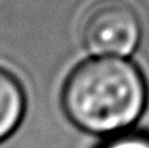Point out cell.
Returning <instances> with one entry per match:
<instances>
[{"label":"cell","instance_id":"6da1fadb","mask_svg":"<svg viewBox=\"0 0 149 148\" xmlns=\"http://www.w3.org/2000/svg\"><path fill=\"white\" fill-rule=\"evenodd\" d=\"M146 104L140 69L124 58H92L74 67L62 89V105L76 126L114 134L132 126Z\"/></svg>","mask_w":149,"mask_h":148},{"label":"cell","instance_id":"7a4b0ae2","mask_svg":"<svg viewBox=\"0 0 149 148\" xmlns=\"http://www.w3.org/2000/svg\"><path fill=\"white\" fill-rule=\"evenodd\" d=\"M140 35V19L122 0H102L84 18V45L98 58L129 56L136 48Z\"/></svg>","mask_w":149,"mask_h":148},{"label":"cell","instance_id":"3957f363","mask_svg":"<svg viewBox=\"0 0 149 148\" xmlns=\"http://www.w3.org/2000/svg\"><path fill=\"white\" fill-rule=\"evenodd\" d=\"M26 99L19 81L10 72L0 69V142L21 123Z\"/></svg>","mask_w":149,"mask_h":148},{"label":"cell","instance_id":"277c9868","mask_svg":"<svg viewBox=\"0 0 149 148\" xmlns=\"http://www.w3.org/2000/svg\"><path fill=\"white\" fill-rule=\"evenodd\" d=\"M102 148H149V134L122 132L116 134L102 145Z\"/></svg>","mask_w":149,"mask_h":148}]
</instances>
